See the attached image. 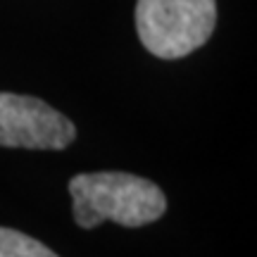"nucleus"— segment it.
Returning <instances> with one entry per match:
<instances>
[{
  "instance_id": "nucleus-1",
  "label": "nucleus",
  "mask_w": 257,
  "mask_h": 257,
  "mask_svg": "<svg viewBox=\"0 0 257 257\" xmlns=\"http://www.w3.org/2000/svg\"><path fill=\"white\" fill-rule=\"evenodd\" d=\"M74 221L81 229H95L102 221L121 226H146L167 212L162 188L143 176L126 172H91L69 181Z\"/></svg>"
},
{
  "instance_id": "nucleus-2",
  "label": "nucleus",
  "mask_w": 257,
  "mask_h": 257,
  "mask_svg": "<svg viewBox=\"0 0 257 257\" xmlns=\"http://www.w3.org/2000/svg\"><path fill=\"white\" fill-rule=\"evenodd\" d=\"M217 0H138L136 31L148 53L181 60L210 41Z\"/></svg>"
},
{
  "instance_id": "nucleus-3",
  "label": "nucleus",
  "mask_w": 257,
  "mask_h": 257,
  "mask_svg": "<svg viewBox=\"0 0 257 257\" xmlns=\"http://www.w3.org/2000/svg\"><path fill=\"white\" fill-rule=\"evenodd\" d=\"M69 117L34 95L0 91V146L29 150H64L74 143Z\"/></svg>"
},
{
  "instance_id": "nucleus-4",
  "label": "nucleus",
  "mask_w": 257,
  "mask_h": 257,
  "mask_svg": "<svg viewBox=\"0 0 257 257\" xmlns=\"http://www.w3.org/2000/svg\"><path fill=\"white\" fill-rule=\"evenodd\" d=\"M0 257H60L57 252L17 229L0 226Z\"/></svg>"
}]
</instances>
